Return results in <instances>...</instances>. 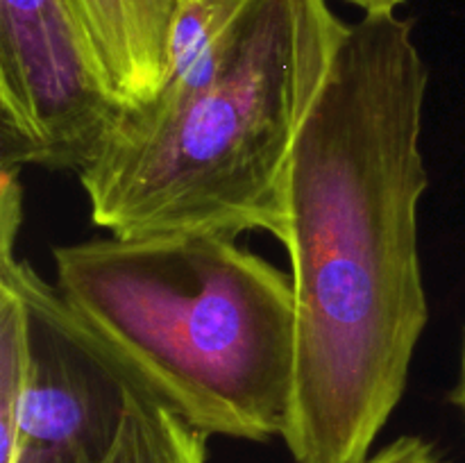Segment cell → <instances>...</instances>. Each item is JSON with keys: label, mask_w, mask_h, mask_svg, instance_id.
Wrapping results in <instances>:
<instances>
[{"label": "cell", "mask_w": 465, "mask_h": 463, "mask_svg": "<svg viewBox=\"0 0 465 463\" xmlns=\"http://www.w3.org/2000/svg\"><path fill=\"white\" fill-rule=\"evenodd\" d=\"M430 71L413 23H350L295 139L286 234L295 386L284 443L298 463H363L407 390L430 307L418 207Z\"/></svg>", "instance_id": "cell-1"}, {"label": "cell", "mask_w": 465, "mask_h": 463, "mask_svg": "<svg viewBox=\"0 0 465 463\" xmlns=\"http://www.w3.org/2000/svg\"><path fill=\"white\" fill-rule=\"evenodd\" d=\"M348 32L327 0H180L168 71L80 172L123 239L286 234V172Z\"/></svg>", "instance_id": "cell-2"}, {"label": "cell", "mask_w": 465, "mask_h": 463, "mask_svg": "<svg viewBox=\"0 0 465 463\" xmlns=\"http://www.w3.org/2000/svg\"><path fill=\"white\" fill-rule=\"evenodd\" d=\"M232 234L91 239L53 250L71 325L207 436H284L295 386L293 277Z\"/></svg>", "instance_id": "cell-3"}, {"label": "cell", "mask_w": 465, "mask_h": 463, "mask_svg": "<svg viewBox=\"0 0 465 463\" xmlns=\"http://www.w3.org/2000/svg\"><path fill=\"white\" fill-rule=\"evenodd\" d=\"M130 104L73 0H0V157L80 175Z\"/></svg>", "instance_id": "cell-4"}, {"label": "cell", "mask_w": 465, "mask_h": 463, "mask_svg": "<svg viewBox=\"0 0 465 463\" xmlns=\"http://www.w3.org/2000/svg\"><path fill=\"white\" fill-rule=\"evenodd\" d=\"M0 280L25 298L32 345L16 440L0 463H103L132 381L71 325L54 284L16 252H0Z\"/></svg>", "instance_id": "cell-5"}, {"label": "cell", "mask_w": 465, "mask_h": 463, "mask_svg": "<svg viewBox=\"0 0 465 463\" xmlns=\"http://www.w3.org/2000/svg\"><path fill=\"white\" fill-rule=\"evenodd\" d=\"M180 0H73L114 86L130 107L148 103L168 71V39Z\"/></svg>", "instance_id": "cell-6"}, {"label": "cell", "mask_w": 465, "mask_h": 463, "mask_svg": "<svg viewBox=\"0 0 465 463\" xmlns=\"http://www.w3.org/2000/svg\"><path fill=\"white\" fill-rule=\"evenodd\" d=\"M207 438L168 404L132 384L121 429L103 463H207Z\"/></svg>", "instance_id": "cell-7"}, {"label": "cell", "mask_w": 465, "mask_h": 463, "mask_svg": "<svg viewBox=\"0 0 465 463\" xmlns=\"http://www.w3.org/2000/svg\"><path fill=\"white\" fill-rule=\"evenodd\" d=\"M363 463H450L430 440L420 436H400Z\"/></svg>", "instance_id": "cell-8"}, {"label": "cell", "mask_w": 465, "mask_h": 463, "mask_svg": "<svg viewBox=\"0 0 465 463\" xmlns=\"http://www.w3.org/2000/svg\"><path fill=\"white\" fill-rule=\"evenodd\" d=\"M345 3L363 9V14H377V12H398L400 5L409 3V0H345Z\"/></svg>", "instance_id": "cell-9"}, {"label": "cell", "mask_w": 465, "mask_h": 463, "mask_svg": "<svg viewBox=\"0 0 465 463\" xmlns=\"http://www.w3.org/2000/svg\"><path fill=\"white\" fill-rule=\"evenodd\" d=\"M452 399L459 404V409H461L465 416V339H463V354H461V379H459V386L457 390H454Z\"/></svg>", "instance_id": "cell-10"}]
</instances>
